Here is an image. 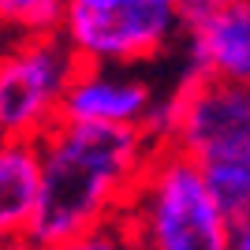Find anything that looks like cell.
Returning <instances> with one entry per match:
<instances>
[{"mask_svg": "<svg viewBox=\"0 0 250 250\" xmlns=\"http://www.w3.org/2000/svg\"><path fill=\"white\" fill-rule=\"evenodd\" d=\"M79 60L60 34L11 38L0 30V142H42L60 124Z\"/></svg>", "mask_w": 250, "mask_h": 250, "instance_id": "obj_4", "label": "cell"}, {"mask_svg": "<svg viewBox=\"0 0 250 250\" xmlns=\"http://www.w3.org/2000/svg\"><path fill=\"white\" fill-rule=\"evenodd\" d=\"M142 250H231V224L202 168L176 146H157L124 213Z\"/></svg>", "mask_w": 250, "mask_h": 250, "instance_id": "obj_2", "label": "cell"}, {"mask_svg": "<svg viewBox=\"0 0 250 250\" xmlns=\"http://www.w3.org/2000/svg\"><path fill=\"white\" fill-rule=\"evenodd\" d=\"M60 38L86 67H138L183 42L176 0H67Z\"/></svg>", "mask_w": 250, "mask_h": 250, "instance_id": "obj_3", "label": "cell"}, {"mask_svg": "<svg viewBox=\"0 0 250 250\" xmlns=\"http://www.w3.org/2000/svg\"><path fill=\"white\" fill-rule=\"evenodd\" d=\"M0 250H26V243H11V239H0Z\"/></svg>", "mask_w": 250, "mask_h": 250, "instance_id": "obj_13", "label": "cell"}, {"mask_svg": "<svg viewBox=\"0 0 250 250\" xmlns=\"http://www.w3.org/2000/svg\"><path fill=\"white\" fill-rule=\"evenodd\" d=\"M157 90L138 67H86L79 63L60 120L63 124H97V127H142L153 112Z\"/></svg>", "mask_w": 250, "mask_h": 250, "instance_id": "obj_7", "label": "cell"}, {"mask_svg": "<svg viewBox=\"0 0 250 250\" xmlns=\"http://www.w3.org/2000/svg\"><path fill=\"white\" fill-rule=\"evenodd\" d=\"M206 176V187L213 190L217 206L231 224L250 217V142L209 149L202 157H190Z\"/></svg>", "mask_w": 250, "mask_h": 250, "instance_id": "obj_9", "label": "cell"}, {"mask_svg": "<svg viewBox=\"0 0 250 250\" xmlns=\"http://www.w3.org/2000/svg\"><path fill=\"white\" fill-rule=\"evenodd\" d=\"M183 75L250 86V0H183Z\"/></svg>", "mask_w": 250, "mask_h": 250, "instance_id": "obj_5", "label": "cell"}, {"mask_svg": "<svg viewBox=\"0 0 250 250\" xmlns=\"http://www.w3.org/2000/svg\"><path fill=\"white\" fill-rule=\"evenodd\" d=\"M49 250H142V247H138L135 231L127 228V220H116V224H104V228L83 235V239L60 243V247H49Z\"/></svg>", "mask_w": 250, "mask_h": 250, "instance_id": "obj_11", "label": "cell"}, {"mask_svg": "<svg viewBox=\"0 0 250 250\" xmlns=\"http://www.w3.org/2000/svg\"><path fill=\"white\" fill-rule=\"evenodd\" d=\"M231 250H250V217L231 228Z\"/></svg>", "mask_w": 250, "mask_h": 250, "instance_id": "obj_12", "label": "cell"}, {"mask_svg": "<svg viewBox=\"0 0 250 250\" xmlns=\"http://www.w3.org/2000/svg\"><path fill=\"white\" fill-rule=\"evenodd\" d=\"M42 198V146L0 142V239L26 243Z\"/></svg>", "mask_w": 250, "mask_h": 250, "instance_id": "obj_8", "label": "cell"}, {"mask_svg": "<svg viewBox=\"0 0 250 250\" xmlns=\"http://www.w3.org/2000/svg\"><path fill=\"white\" fill-rule=\"evenodd\" d=\"M60 0H0V30L11 38H52L63 26Z\"/></svg>", "mask_w": 250, "mask_h": 250, "instance_id": "obj_10", "label": "cell"}, {"mask_svg": "<svg viewBox=\"0 0 250 250\" xmlns=\"http://www.w3.org/2000/svg\"><path fill=\"white\" fill-rule=\"evenodd\" d=\"M179 101V124L172 146L187 157H202L209 149L250 142V86L190 79L179 71L172 83Z\"/></svg>", "mask_w": 250, "mask_h": 250, "instance_id": "obj_6", "label": "cell"}, {"mask_svg": "<svg viewBox=\"0 0 250 250\" xmlns=\"http://www.w3.org/2000/svg\"><path fill=\"white\" fill-rule=\"evenodd\" d=\"M42 146V198L26 250H49L124 220L157 146L142 127L56 124Z\"/></svg>", "mask_w": 250, "mask_h": 250, "instance_id": "obj_1", "label": "cell"}]
</instances>
